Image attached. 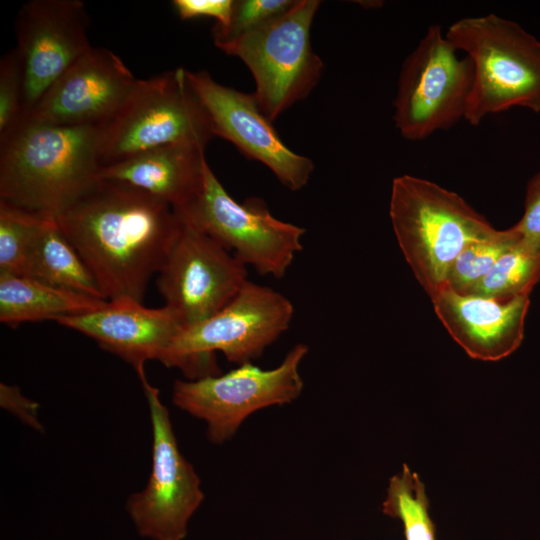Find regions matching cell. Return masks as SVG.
Returning <instances> with one entry per match:
<instances>
[{"label": "cell", "mask_w": 540, "mask_h": 540, "mask_svg": "<svg viewBox=\"0 0 540 540\" xmlns=\"http://www.w3.org/2000/svg\"><path fill=\"white\" fill-rule=\"evenodd\" d=\"M23 116V69L15 47L0 60V139L15 128Z\"/></svg>", "instance_id": "cell-26"}, {"label": "cell", "mask_w": 540, "mask_h": 540, "mask_svg": "<svg viewBox=\"0 0 540 540\" xmlns=\"http://www.w3.org/2000/svg\"><path fill=\"white\" fill-rule=\"evenodd\" d=\"M64 327L94 339L145 375L147 360L164 364L168 351L183 329L176 313L167 306L148 308L131 298H117L94 311L56 320Z\"/></svg>", "instance_id": "cell-16"}, {"label": "cell", "mask_w": 540, "mask_h": 540, "mask_svg": "<svg viewBox=\"0 0 540 540\" xmlns=\"http://www.w3.org/2000/svg\"><path fill=\"white\" fill-rule=\"evenodd\" d=\"M521 238L514 226L495 229L485 237L467 244L460 252L447 276V287L468 294L491 270L499 257Z\"/></svg>", "instance_id": "cell-23"}, {"label": "cell", "mask_w": 540, "mask_h": 540, "mask_svg": "<svg viewBox=\"0 0 540 540\" xmlns=\"http://www.w3.org/2000/svg\"><path fill=\"white\" fill-rule=\"evenodd\" d=\"M139 80L117 54L92 47L45 91L23 119L57 126L105 124L125 104Z\"/></svg>", "instance_id": "cell-15"}, {"label": "cell", "mask_w": 540, "mask_h": 540, "mask_svg": "<svg viewBox=\"0 0 540 540\" xmlns=\"http://www.w3.org/2000/svg\"><path fill=\"white\" fill-rule=\"evenodd\" d=\"M106 300L26 276L0 274V321L9 326L91 312Z\"/></svg>", "instance_id": "cell-19"}, {"label": "cell", "mask_w": 540, "mask_h": 540, "mask_svg": "<svg viewBox=\"0 0 540 540\" xmlns=\"http://www.w3.org/2000/svg\"><path fill=\"white\" fill-rule=\"evenodd\" d=\"M514 227L525 240L540 242V172L528 181L524 214Z\"/></svg>", "instance_id": "cell-28"}, {"label": "cell", "mask_w": 540, "mask_h": 540, "mask_svg": "<svg viewBox=\"0 0 540 540\" xmlns=\"http://www.w3.org/2000/svg\"><path fill=\"white\" fill-rule=\"evenodd\" d=\"M55 218L108 301L142 302L181 225L167 202L100 178Z\"/></svg>", "instance_id": "cell-1"}, {"label": "cell", "mask_w": 540, "mask_h": 540, "mask_svg": "<svg viewBox=\"0 0 540 540\" xmlns=\"http://www.w3.org/2000/svg\"><path fill=\"white\" fill-rule=\"evenodd\" d=\"M89 18L79 0H32L16 21L24 78L25 118L45 91L92 46Z\"/></svg>", "instance_id": "cell-14"}, {"label": "cell", "mask_w": 540, "mask_h": 540, "mask_svg": "<svg viewBox=\"0 0 540 540\" xmlns=\"http://www.w3.org/2000/svg\"><path fill=\"white\" fill-rule=\"evenodd\" d=\"M207 164L205 149L166 145L102 166L98 178L144 191L177 211L199 191Z\"/></svg>", "instance_id": "cell-18"}, {"label": "cell", "mask_w": 540, "mask_h": 540, "mask_svg": "<svg viewBox=\"0 0 540 540\" xmlns=\"http://www.w3.org/2000/svg\"><path fill=\"white\" fill-rule=\"evenodd\" d=\"M247 276L246 265L233 253L181 221L158 271L157 287L185 328L223 309Z\"/></svg>", "instance_id": "cell-12"}, {"label": "cell", "mask_w": 540, "mask_h": 540, "mask_svg": "<svg viewBox=\"0 0 540 540\" xmlns=\"http://www.w3.org/2000/svg\"><path fill=\"white\" fill-rule=\"evenodd\" d=\"M428 503L418 474L403 465L401 472L389 480L382 511L402 522L405 540H436Z\"/></svg>", "instance_id": "cell-22"}, {"label": "cell", "mask_w": 540, "mask_h": 540, "mask_svg": "<svg viewBox=\"0 0 540 540\" xmlns=\"http://www.w3.org/2000/svg\"><path fill=\"white\" fill-rule=\"evenodd\" d=\"M152 425V468L144 489L131 494L126 510L137 533L150 540H184L189 522L204 500L201 481L179 450L159 390L139 378Z\"/></svg>", "instance_id": "cell-11"}, {"label": "cell", "mask_w": 540, "mask_h": 540, "mask_svg": "<svg viewBox=\"0 0 540 540\" xmlns=\"http://www.w3.org/2000/svg\"><path fill=\"white\" fill-rule=\"evenodd\" d=\"M0 398L1 405L4 408L16 413L22 420L34 428H39L37 403L23 396L16 386L1 383Z\"/></svg>", "instance_id": "cell-29"}, {"label": "cell", "mask_w": 540, "mask_h": 540, "mask_svg": "<svg viewBox=\"0 0 540 540\" xmlns=\"http://www.w3.org/2000/svg\"><path fill=\"white\" fill-rule=\"evenodd\" d=\"M293 314L287 297L248 280L223 309L180 331L164 365L195 380L219 374L217 351L229 362L251 363L288 329Z\"/></svg>", "instance_id": "cell-5"}, {"label": "cell", "mask_w": 540, "mask_h": 540, "mask_svg": "<svg viewBox=\"0 0 540 540\" xmlns=\"http://www.w3.org/2000/svg\"><path fill=\"white\" fill-rule=\"evenodd\" d=\"M214 136L208 114L189 84L187 70L178 67L140 79L121 109L102 124L101 164L166 145L205 149Z\"/></svg>", "instance_id": "cell-6"}, {"label": "cell", "mask_w": 540, "mask_h": 540, "mask_svg": "<svg viewBox=\"0 0 540 540\" xmlns=\"http://www.w3.org/2000/svg\"><path fill=\"white\" fill-rule=\"evenodd\" d=\"M44 216L0 201V274L28 276L32 242Z\"/></svg>", "instance_id": "cell-24"}, {"label": "cell", "mask_w": 540, "mask_h": 540, "mask_svg": "<svg viewBox=\"0 0 540 540\" xmlns=\"http://www.w3.org/2000/svg\"><path fill=\"white\" fill-rule=\"evenodd\" d=\"M539 280L540 242L521 236L468 294L497 300L529 296Z\"/></svg>", "instance_id": "cell-21"}, {"label": "cell", "mask_w": 540, "mask_h": 540, "mask_svg": "<svg viewBox=\"0 0 540 540\" xmlns=\"http://www.w3.org/2000/svg\"><path fill=\"white\" fill-rule=\"evenodd\" d=\"M172 4L182 20L207 16L216 19V26L225 27L230 22L234 0H174Z\"/></svg>", "instance_id": "cell-27"}, {"label": "cell", "mask_w": 540, "mask_h": 540, "mask_svg": "<svg viewBox=\"0 0 540 540\" xmlns=\"http://www.w3.org/2000/svg\"><path fill=\"white\" fill-rule=\"evenodd\" d=\"M446 37L473 65V83L464 116L477 126L512 107L540 111V41L514 21L490 13L464 17Z\"/></svg>", "instance_id": "cell-4"}, {"label": "cell", "mask_w": 540, "mask_h": 540, "mask_svg": "<svg viewBox=\"0 0 540 540\" xmlns=\"http://www.w3.org/2000/svg\"><path fill=\"white\" fill-rule=\"evenodd\" d=\"M389 216L415 279L432 298L470 242L495 230L460 195L413 175L394 178Z\"/></svg>", "instance_id": "cell-3"}, {"label": "cell", "mask_w": 540, "mask_h": 540, "mask_svg": "<svg viewBox=\"0 0 540 540\" xmlns=\"http://www.w3.org/2000/svg\"><path fill=\"white\" fill-rule=\"evenodd\" d=\"M443 33L429 26L404 60L394 98V123L407 140L420 141L464 119L473 65Z\"/></svg>", "instance_id": "cell-9"}, {"label": "cell", "mask_w": 540, "mask_h": 540, "mask_svg": "<svg viewBox=\"0 0 540 540\" xmlns=\"http://www.w3.org/2000/svg\"><path fill=\"white\" fill-rule=\"evenodd\" d=\"M297 0H238L230 22L225 27L214 25L211 35L215 45L229 42L288 11Z\"/></svg>", "instance_id": "cell-25"}, {"label": "cell", "mask_w": 540, "mask_h": 540, "mask_svg": "<svg viewBox=\"0 0 540 540\" xmlns=\"http://www.w3.org/2000/svg\"><path fill=\"white\" fill-rule=\"evenodd\" d=\"M101 132L23 119L0 139V201L59 215L98 180Z\"/></svg>", "instance_id": "cell-2"}, {"label": "cell", "mask_w": 540, "mask_h": 540, "mask_svg": "<svg viewBox=\"0 0 540 540\" xmlns=\"http://www.w3.org/2000/svg\"><path fill=\"white\" fill-rule=\"evenodd\" d=\"M187 78L208 114L215 136L264 164L290 190H300L308 183L314 169L312 160L284 144L253 93L224 86L205 70H187Z\"/></svg>", "instance_id": "cell-13"}, {"label": "cell", "mask_w": 540, "mask_h": 540, "mask_svg": "<svg viewBox=\"0 0 540 540\" xmlns=\"http://www.w3.org/2000/svg\"><path fill=\"white\" fill-rule=\"evenodd\" d=\"M319 0H297L285 13L229 42L216 45L251 71L255 99L273 122L317 85L323 62L311 45Z\"/></svg>", "instance_id": "cell-7"}, {"label": "cell", "mask_w": 540, "mask_h": 540, "mask_svg": "<svg viewBox=\"0 0 540 540\" xmlns=\"http://www.w3.org/2000/svg\"><path fill=\"white\" fill-rule=\"evenodd\" d=\"M175 212L262 275L282 278L302 250L304 228L275 218L260 198L235 201L208 164L199 191Z\"/></svg>", "instance_id": "cell-8"}, {"label": "cell", "mask_w": 540, "mask_h": 540, "mask_svg": "<svg viewBox=\"0 0 540 540\" xmlns=\"http://www.w3.org/2000/svg\"><path fill=\"white\" fill-rule=\"evenodd\" d=\"M308 350L306 344H296L282 362L270 370L245 363L226 374L176 380L172 402L204 421L208 439L222 444L230 440L254 412L291 403L300 396L304 382L299 368Z\"/></svg>", "instance_id": "cell-10"}, {"label": "cell", "mask_w": 540, "mask_h": 540, "mask_svg": "<svg viewBox=\"0 0 540 540\" xmlns=\"http://www.w3.org/2000/svg\"><path fill=\"white\" fill-rule=\"evenodd\" d=\"M27 277L106 300L94 276L54 216L45 215L36 231L29 255Z\"/></svg>", "instance_id": "cell-20"}, {"label": "cell", "mask_w": 540, "mask_h": 540, "mask_svg": "<svg viewBox=\"0 0 540 540\" xmlns=\"http://www.w3.org/2000/svg\"><path fill=\"white\" fill-rule=\"evenodd\" d=\"M430 299L437 318L472 359L498 361L522 343L529 296L497 300L443 287Z\"/></svg>", "instance_id": "cell-17"}]
</instances>
